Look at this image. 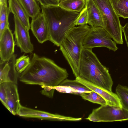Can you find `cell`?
I'll return each instance as SVG.
<instances>
[{
	"mask_svg": "<svg viewBox=\"0 0 128 128\" xmlns=\"http://www.w3.org/2000/svg\"><path fill=\"white\" fill-rule=\"evenodd\" d=\"M68 76L66 69L50 59L34 53L30 64L20 74L19 79L27 84L54 87L59 85Z\"/></svg>",
	"mask_w": 128,
	"mask_h": 128,
	"instance_id": "obj_1",
	"label": "cell"
},
{
	"mask_svg": "<svg viewBox=\"0 0 128 128\" xmlns=\"http://www.w3.org/2000/svg\"><path fill=\"white\" fill-rule=\"evenodd\" d=\"M40 7L48 27L49 40L59 47L69 32L76 26L80 13L67 10L58 6Z\"/></svg>",
	"mask_w": 128,
	"mask_h": 128,
	"instance_id": "obj_2",
	"label": "cell"
},
{
	"mask_svg": "<svg viewBox=\"0 0 128 128\" xmlns=\"http://www.w3.org/2000/svg\"><path fill=\"white\" fill-rule=\"evenodd\" d=\"M78 76L112 92L113 83L108 69L102 64L92 49L83 48Z\"/></svg>",
	"mask_w": 128,
	"mask_h": 128,
	"instance_id": "obj_3",
	"label": "cell"
},
{
	"mask_svg": "<svg viewBox=\"0 0 128 128\" xmlns=\"http://www.w3.org/2000/svg\"><path fill=\"white\" fill-rule=\"evenodd\" d=\"M91 27L87 24L74 27L69 32L59 46L60 50L76 78L78 76L84 40Z\"/></svg>",
	"mask_w": 128,
	"mask_h": 128,
	"instance_id": "obj_4",
	"label": "cell"
},
{
	"mask_svg": "<svg viewBox=\"0 0 128 128\" xmlns=\"http://www.w3.org/2000/svg\"><path fill=\"white\" fill-rule=\"evenodd\" d=\"M107 20L105 29L117 44H122V26L110 0H94Z\"/></svg>",
	"mask_w": 128,
	"mask_h": 128,
	"instance_id": "obj_5",
	"label": "cell"
},
{
	"mask_svg": "<svg viewBox=\"0 0 128 128\" xmlns=\"http://www.w3.org/2000/svg\"><path fill=\"white\" fill-rule=\"evenodd\" d=\"M107 31L102 27H91L84 40V48L104 47L115 52L118 48Z\"/></svg>",
	"mask_w": 128,
	"mask_h": 128,
	"instance_id": "obj_6",
	"label": "cell"
},
{
	"mask_svg": "<svg viewBox=\"0 0 128 128\" xmlns=\"http://www.w3.org/2000/svg\"><path fill=\"white\" fill-rule=\"evenodd\" d=\"M86 119L95 122L128 120V111L122 108L106 104L94 109Z\"/></svg>",
	"mask_w": 128,
	"mask_h": 128,
	"instance_id": "obj_7",
	"label": "cell"
},
{
	"mask_svg": "<svg viewBox=\"0 0 128 128\" xmlns=\"http://www.w3.org/2000/svg\"><path fill=\"white\" fill-rule=\"evenodd\" d=\"M17 114L24 118H37L50 120L77 122L82 120L81 118H75L67 116L34 109L24 106L20 104L18 107Z\"/></svg>",
	"mask_w": 128,
	"mask_h": 128,
	"instance_id": "obj_8",
	"label": "cell"
},
{
	"mask_svg": "<svg viewBox=\"0 0 128 128\" xmlns=\"http://www.w3.org/2000/svg\"><path fill=\"white\" fill-rule=\"evenodd\" d=\"M14 20L16 44L22 52L25 54L32 53L34 50V46L31 41L29 30L14 15Z\"/></svg>",
	"mask_w": 128,
	"mask_h": 128,
	"instance_id": "obj_9",
	"label": "cell"
},
{
	"mask_svg": "<svg viewBox=\"0 0 128 128\" xmlns=\"http://www.w3.org/2000/svg\"><path fill=\"white\" fill-rule=\"evenodd\" d=\"M85 7L88 15V24L91 27H102L105 29L106 19L94 0H86Z\"/></svg>",
	"mask_w": 128,
	"mask_h": 128,
	"instance_id": "obj_10",
	"label": "cell"
},
{
	"mask_svg": "<svg viewBox=\"0 0 128 128\" xmlns=\"http://www.w3.org/2000/svg\"><path fill=\"white\" fill-rule=\"evenodd\" d=\"M30 28L34 35L40 44L49 40V30L47 23L42 12L32 19Z\"/></svg>",
	"mask_w": 128,
	"mask_h": 128,
	"instance_id": "obj_11",
	"label": "cell"
},
{
	"mask_svg": "<svg viewBox=\"0 0 128 128\" xmlns=\"http://www.w3.org/2000/svg\"><path fill=\"white\" fill-rule=\"evenodd\" d=\"M15 44L13 34L8 26L0 37V61L8 60L14 54Z\"/></svg>",
	"mask_w": 128,
	"mask_h": 128,
	"instance_id": "obj_12",
	"label": "cell"
},
{
	"mask_svg": "<svg viewBox=\"0 0 128 128\" xmlns=\"http://www.w3.org/2000/svg\"><path fill=\"white\" fill-rule=\"evenodd\" d=\"M16 55L14 54L10 59L0 63V84L10 82L17 84L18 73L15 66Z\"/></svg>",
	"mask_w": 128,
	"mask_h": 128,
	"instance_id": "obj_13",
	"label": "cell"
},
{
	"mask_svg": "<svg viewBox=\"0 0 128 128\" xmlns=\"http://www.w3.org/2000/svg\"><path fill=\"white\" fill-rule=\"evenodd\" d=\"M2 83L6 94V102L4 106L12 114L16 115L20 104L17 84L10 82Z\"/></svg>",
	"mask_w": 128,
	"mask_h": 128,
	"instance_id": "obj_14",
	"label": "cell"
},
{
	"mask_svg": "<svg viewBox=\"0 0 128 128\" xmlns=\"http://www.w3.org/2000/svg\"><path fill=\"white\" fill-rule=\"evenodd\" d=\"M76 79L102 96L106 100L107 104L122 108L120 99L116 94L99 87L78 76L76 77Z\"/></svg>",
	"mask_w": 128,
	"mask_h": 128,
	"instance_id": "obj_15",
	"label": "cell"
},
{
	"mask_svg": "<svg viewBox=\"0 0 128 128\" xmlns=\"http://www.w3.org/2000/svg\"><path fill=\"white\" fill-rule=\"evenodd\" d=\"M8 8L28 30L30 29L29 16L18 0H8Z\"/></svg>",
	"mask_w": 128,
	"mask_h": 128,
	"instance_id": "obj_16",
	"label": "cell"
},
{
	"mask_svg": "<svg viewBox=\"0 0 128 128\" xmlns=\"http://www.w3.org/2000/svg\"><path fill=\"white\" fill-rule=\"evenodd\" d=\"M26 13L32 19L40 12L41 8L36 0H18Z\"/></svg>",
	"mask_w": 128,
	"mask_h": 128,
	"instance_id": "obj_17",
	"label": "cell"
},
{
	"mask_svg": "<svg viewBox=\"0 0 128 128\" xmlns=\"http://www.w3.org/2000/svg\"><path fill=\"white\" fill-rule=\"evenodd\" d=\"M85 4L86 0H67L59 2L58 6L67 10L80 13Z\"/></svg>",
	"mask_w": 128,
	"mask_h": 128,
	"instance_id": "obj_18",
	"label": "cell"
},
{
	"mask_svg": "<svg viewBox=\"0 0 128 128\" xmlns=\"http://www.w3.org/2000/svg\"><path fill=\"white\" fill-rule=\"evenodd\" d=\"M116 13L119 16L128 18V0H110Z\"/></svg>",
	"mask_w": 128,
	"mask_h": 128,
	"instance_id": "obj_19",
	"label": "cell"
},
{
	"mask_svg": "<svg viewBox=\"0 0 128 128\" xmlns=\"http://www.w3.org/2000/svg\"><path fill=\"white\" fill-rule=\"evenodd\" d=\"M116 92L120 99L122 108L128 111V88L118 84L116 88Z\"/></svg>",
	"mask_w": 128,
	"mask_h": 128,
	"instance_id": "obj_20",
	"label": "cell"
},
{
	"mask_svg": "<svg viewBox=\"0 0 128 128\" xmlns=\"http://www.w3.org/2000/svg\"><path fill=\"white\" fill-rule=\"evenodd\" d=\"M59 85L69 86L77 90L80 94V95L83 93H90L92 91L76 79L74 80H71L66 79Z\"/></svg>",
	"mask_w": 128,
	"mask_h": 128,
	"instance_id": "obj_21",
	"label": "cell"
},
{
	"mask_svg": "<svg viewBox=\"0 0 128 128\" xmlns=\"http://www.w3.org/2000/svg\"><path fill=\"white\" fill-rule=\"evenodd\" d=\"M80 96L84 99L101 105L107 104L105 99L97 93L92 91L90 93L82 94Z\"/></svg>",
	"mask_w": 128,
	"mask_h": 128,
	"instance_id": "obj_22",
	"label": "cell"
},
{
	"mask_svg": "<svg viewBox=\"0 0 128 128\" xmlns=\"http://www.w3.org/2000/svg\"><path fill=\"white\" fill-rule=\"evenodd\" d=\"M30 60L28 56L22 55L16 59L15 66L18 74H21L28 67L30 63Z\"/></svg>",
	"mask_w": 128,
	"mask_h": 128,
	"instance_id": "obj_23",
	"label": "cell"
},
{
	"mask_svg": "<svg viewBox=\"0 0 128 128\" xmlns=\"http://www.w3.org/2000/svg\"><path fill=\"white\" fill-rule=\"evenodd\" d=\"M88 15L86 7H85L80 12L76 20V25L81 26L88 24Z\"/></svg>",
	"mask_w": 128,
	"mask_h": 128,
	"instance_id": "obj_24",
	"label": "cell"
},
{
	"mask_svg": "<svg viewBox=\"0 0 128 128\" xmlns=\"http://www.w3.org/2000/svg\"><path fill=\"white\" fill-rule=\"evenodd\" d=\"M51 87L60 92L80 95V94L78 92L69 86L59 85L56 86Z\"/></svg>",
	"mask_w": 128,
	"mask_h": 128,
	"instance_id": "obj_25",
	"label": "cell"
},
{
	"mask_svg": "<svg viewBox=\"0 0 128 128\" xmlns=\"http://www.w3.org/2000/svg\"><path fill=\"white\" fill-rule=\"evenodd\" d=\"M10 13L7 5H0V22L8 20Z\"/></svg>",
	"mask_w": 128,
	"mask_h": 128,
	"instance_id": "obj_26",
	"label": "cell"
},
{
	"mask_svg": "<svg viewBox=\"0 0 128 128\" xmlns=\"http://www.w3.org/2000/svg\"><path fill=\"white\" fill-rule=\"evenodd\" d=\"M40 6H58V0H36Z\"/></svg>",
	"mask_w": 128,
	"mask_h": 128,
	"instance_id": "obj_27",
	"label": "cell"
},
{
	"mask_svg": "<svg viewBox=\"0 0 128 128\" xmlns=\"http://www.w3.org/2000/svg\"><path fill=\"white\" fill-rule=\"evenodd\" d=\"M41 87L43 88L41 92L42 94L50 98L53 97L55 90L54 89L49 86H42Z\"/></svg>",
	"mask_w": 128,
	"mask_h": 128,
	"instance_id": "obj_28",
	"label": "cell"
},
{
	"mask_svg": "<svg viewBox=\"0 0 128 128\" xmlns=\"http://www.w3.org/2000/svg\"><path fill=\"white\" fill-rule=\"evenodd\" d=\"M122 31L128 48V22L124 26H122Z\"/></svg>",
	"mask_w": 128,
	"mask_h": 128,
	"instance_id": "obj_29",
	"label": "cell"
},
{
	"mask_svg": "<svg viewBox=\"0 0 128 128\" xmlns=\"http://www.w3.org/2000/svg\"><path fill=\"white\" fill-rule=\"evenodd\" d=\"M8 26V20L0 22V37L2 35L6 28Z\"/></svg>",
	"mask_w": 128,
	"mask_h": 128,
	"instance_id": "obj_30",
	"label": "cell"
},
{
	"mask_svg": "<svg viewBox=\"0 0 128 128\" xmlns=\"http://www.w3.org/2000/svg\"><path fill=\"white\" fill-rule=\"evenodd\" d=\"M7 0H0V5H7Z\"/></svg>",
	"mask_w": 128,
	"mask_h": 128,
	"instance_id": "obj_31",
	"label": "cell"
},
{
	"mask_svg": "<svg viewBox=\"0 0 128 128\" xmlns=\"http://www.w3.org/2000/svg\"><path fill=\"white\" fill-rule=\"evenodd\" d=\"M67 0H58L59 2H61Z\"/></svg>",
	"mask_w": 128,
	"mask_h": 128,
	"instance_id": "obj_32",
	"label": "cell"
}]
</instances>
